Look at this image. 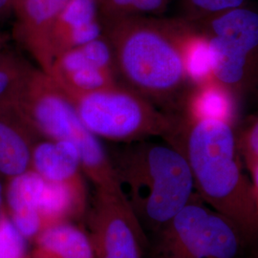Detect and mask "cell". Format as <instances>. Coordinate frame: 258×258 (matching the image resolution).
Returning a JSON list of instances; mask_svg holds the SVG:
<instances>
[{
    "label": "cell",
    "instance_id": "23",
    "mask_svg": "<svg viewBox=\"0 0 258 258\" xmlns=\"http://www.w3.org/2000/svg\"><path fill=\"white\" fill-rule=\"evenodd\" d=\"M16 0H0V21L14 13Z\"/></svg>",
    "mask_w": 258,
    "mask_h": 258
},
{
    "label": "cell",
    "instance_id": "10",
    "mask_svg": "<svg viewBox=\"0 0 258 258\" xmlns=\"http://www.w3.org/2000/svg\"><path fill=\"white\" fill-rule=\"evenodd\" d=\"M48 75L69 99L120 84L117 75L93 63L81 47L55 56Z\"/></svg>",
    "mask_w": 258,
    "mask_h": 258
},
{
    "label": "cell",
    "instance_id": "15",
    "mask_svg": "<svg viewBox=\"0 0 258 258\" xmlns=\"http://www.w3.org/2000/svg\"><path fill=\"white\" fill-rule=\"evenodd\" d=\"M236 98L216 80L194 85L186 94L182 115L188 120H220L233 125L237 114Z\"/></svg>",
    "mask_w": 258,
    "mask_h": 258
},
{
    "label": "cell",
    "instance_id": "9",
    "mask_svg": "<svg viewBox=\"0 0 258 258\" xmlns=\"http://www.w3.org/2000/svg\"><path fill=\"white\" fill-rule=\"evenodd\" d=\"M68 0H16L14 37L37 62L49 73L54 55L51 50V33L55 20Z\"/></svg>",
    "mask_w": 258,
    "mask_h": 258
},
{
    "label": "cell",
    "instance_id": "4",
    "mask_svg": "<svg viewBox=\"0 0 258 258\" xmlns=\"http://www.w3.org/2000/svg\"><path fill=\"white\" fill-rule=\"evenodd\" d=\"M15 108L41 138L74 145L95 188L120 189L102 140L84 126L74 104L49 75L34 67Z\"/></svg>",
    "mask_w": 258,
    "mask_h": 258
},
{
    "label": "cell",
    "instance_id": "18",
    "mask_svg": "<svg viewBox=\"0 0 258 258\" xmlns=\"http://www.w3.org/2000/svg\"><path fill=\"white\" fill-rule=\"evenodd\" d=\"M34 66L13 53L0 67V112L15 107Z\"/></svg>",
    "mask_w": 258,
    "mask_h": 258
},
{
    "label": "cell",
    "instance_id": "19",
    "mask_svg": "<svg viewBox=\"0 0 258 258\" xmlns=\"http://www.w3.org/2000/svg\"><path fill=\"white\" fill-rule=\"evenodd\" d=\"M169 0H99V17L102 24L133 17L159 14Z\"/></svg>",
    "mask_w": 258,
    "mask_h": 258
},
{
    "label": "cell",
    "instance_id": "20",
    "mask_svg": "<svg viewBox=\"0 0 258 258\" xmlns=\"http://www.w3.org/2000/svg\"><path fill=\"white\" fill-rule=\"evenodd\" d=\"M0 258H30L27 240L15 228L6 211L0 217Z\"/></svg>",
    "mask_w": 258,
    "mask_h": 258
},
{
    "label": "cell",
    "instance_id": "28",
    "mask_svg": "<svg viewBox=\"0 0 258 258\" xmlns=\"http://www.w3.org/2000/svg\"><path fill=\"white\" fill-rule=\"evenodd\" d=\"M15 2H16V1H15Z\"/></svg>",
    "mask_w": 258,
    "mask_h": 258
},
{
    "label": "cell",
    "instance_id": "2",
    "mask_svg": "<svg viewBox=\"0 0 258 258\" xmlns=\"http://www.w3.org/2000/svg\"><path fill=\"white\" fill-rule=\"evenodd\" d=\"M181 19L133 17L102 24L120 84L169 114L189 91L179 44Z\"/></svg>",
    "mask_w": 258,
    "mask_h": 258
},
{
    "label": "cell",
    "instance_id": "16",
    "mask_svg": "<svg viewBox=\"0 0 258 258\" xmlns=\"http://www.w3.org/2000/svg\"><path fill=\"white\" fill-rule=\"evenodd\" d=\"M30 258H94L88 233L73 222L53 225L32 241Z\"/></svg>",
    "mask_w": 258,
    "mask_h": 258
},
{
    "label": "cell",
    "instance_id": "17",
    "mask_svg": "<svg viewBox=\"0 0 258 258\" xmlns=\"http://www.w3.org/2000/svg\"><path fill=\"white\" fill-rule=\"evenodd\" d=\"M179 44L185 75L191 86L215 80L209 39L191 20L181 19Z\"/></svg>",
    "mask_w": 258,
    "mask_h": 258
},
{
    "label": "cell",
    "instance_id": "22",
    "mask_svg": "<svg viewBox=\"0 0 258 258\" xmlns=\"http://www.w3.org/2000/svg\"><path fill=\"white\" fill-rule=\"evenodd\" d=\"M189 10L197 20L221 13L227 10L243 6L245 0H185Z\"/></svg>",
    "mask_w": 258,
    "mask_h": 258
},
{
    "label": "cell",
    "instance_id": "27",
    "mask_svg": "<svg viewBox=\"0 0 258 258\" xmlns=\"http://www.w3.org/2000/svg\"><path fill=\"white\" fill-rule=\"evenodd\" d=\"M254 258H258V251H257V253H256V254H255V255H254Z\"/></svg>",
    "mask_w": 258,
    "mask_h": 258
},
{
    "label": "cell",
    "instance_id": "3",
    "mask_svg": "<svg viewBox=\"0 0 258 258\" xmlns=\"http://www.w3.org/2000/svg\"><path fill=\"white\" fill-rule=\"evenodd\" d=\"M109 156L120 190L147 232L154 234L197 194L184 157L167 143L123 144Z\"/></svg>",
    "mask_w": 258,
    "mask_h": 258
},
{
    "label": "cell",
    "instance_id": "8",
    "mask_svg": "<svg viewBox=\"0 0 258 258\" xmlns=\"http://www.w3.org/2000/svg\"><path fill=\"white\" fill-rule=\"evenodd\" d=\"M94 258H148L149 240L120 189H98L88 213Z\"/></svg>",
    "mask_w": 258,
    "mask_h": 258
},
{
    "label": "cell",
    "instance_id": "14",
    "mask_svg": "<svg viewBox=\"0 0 258 258\" xmlns=\"http://www.w3.org/2000/svg\"><path fill=\"white\" fill-rule=\"evenodd\" d=\"M31 169L49 183H85L80 153L68 142L39 139L33 148Z\"/></svg>",
    "mask_w": 258,
    "mask_h": 258
},
{
    "label": "cell",
    "instance_id": "1",
    "mask_svg": "<svg viewBox=\"0 0 258 258\" xmlns=\"http://www.w3.org/2000/svg\"><path fill=\"white\" fill-rule=\"evenodd\" d=\"M163 139L184 157L204 202L234 222L249 243L258 240L257 206L250 180L243 172L233 125L188 120L177 113Z\"/></svg>",
    "mask_w": 258,
    "mask_h": 258
},
{
    "label": "cell",
    "instance_id": "7",
    "mask_svg": "<svg viewBox=\"0 0 258 258\" xmlns=\"http://www.w3.org/2000/svg\"><path fill=\"white\" fill-rule=\"evenodd\" d=\"M208 37L214 79L239 96L258 76V13L243 6L191 20Z\"/></svg>",
    "mask_w": 258,
    "mask_h": 258
},
{
    "label": "cell",
    "instance_id": "6",
    "mask_svg": "<svg viewBox=\"0 0 258 258\" xmlns=\"http://www.w3.org/2000/svg\"><path fill=\"white\" fill-rule=\"evenodd\" d=\"M84 126L100 140L129 144L165 138L174 114L160 110L148 99L120 84L70 99Z\"/></svg>",
    "mask_w": 258,
    "mask_h": 258
},
{
    "label": "cell",
    "instance_id": "21",
    "mask_svg": "<svg viewBox=\"0 0 258 258\" xmlns=\"http://www.w3.org/2000/svg\"><path fill=\"white\" fill-rule=\"evenodd\" d=\"M240 155L248 170L258 164V116L237 137Z\"/></svg>",
    "mask_w": 258,
    "mask_h": 258
},
{
    "label": "cell",
    "instance_id": "5",
    "mask_svg": "<svg viewBox=\"0 0 258 258\" xmlns=\"http://www.w3.org/2000/svg\"><path fill=\"white\" fill-rule=\"evenodd\" d=\"M247 243L234 222L196 194L154 233L148 258H242Z\"/></svg>",
    "mask_w": 258,
    "mask_h": 258
},
{
    "label": "cell",
    "instance_id": "25",
    "mask_svg": "<svg viewBox=\"0 0 258 258\" xmlns=\"http://www.w3.org/2000/svg\"><path fill=\"white\" fill-rule=\"evenodd\" d=\"M12 55H13V53L7 51L5 49V47L0 48V67L9 59L10 56Z\"/></svg>",
    "mask_w": 258,
    "mask_h": 258
},
{
    "label": "cell",
    "instance_id": "26",
    "mask_svg": "<svg viewBox=\"0 0 258 258\" xmlns=\"http://www.w3.org/2000/svg\"><path fill=\"white\" fill-rule=\"evenodd\" d=\"M6 42H7V37L4 34L0 33V48L5 47Z\"/></svg>",
    "mask_w": 258,
    "mask_h": 258
},
{
    "label": "cell",
    "instance_id": "11",
    "mask_svg": "<svg viewBox=\"0 0 258 258\" xmlns=\"http://www.w3.org/2000/svg\"><path fill=\"white\" fill-rule=\"evenodd\" d=\"M45 180L28 170L7 180L4 186L5 211L19 233L32 242L43 230L40 217V203Z\"/></svg>",
    "mask_w": 258,
    "mask_h": 258
},
{
    "label": "cell",
    "instance_id": "13",
    "mask_svg": "<svg viewBox=\"0 0 258 258\" xmlns=\"http://www.w3.org/2000/svg\"><path fill=\"white\" fill-rule=\"evenodd\" d=\"M40 138L15 107L0 112V178L30 170L33 148Z\"/></svg>",
    "mask_w": 258,
    "mask_h": 258
},
{
    "label": "cell",
    "instance_id": "24",
    "mask_svg": "<svg viewBox=\"0 0 258 258\" xmlns=\"http://www.w3.org/2000/svg\"><path fill=\"white\" fill-rule=\"evenodd\" d=\"M249 173H250V178H251L250 183L252 186V192H253L254 200H255L258 209V164H256L249 170Z\"/></svg>",
    "mask_w": 258,
    "mask_h": 258
},
{
    "label": "cell",
    "instance_id": "12",
    "mask_svg": "<svg viewBox=\"0 0 258 258\" xmlns=\"http://www.w3.org/2000/svg\"><path fill=\"white\" fill-rule=\"evenodd\" d=\"M99 0H68L51 33V50L57 56L102 37Z\"/></svg>",
    "mask_w": 258,
    "mask_h": 258
}]
</instances>
